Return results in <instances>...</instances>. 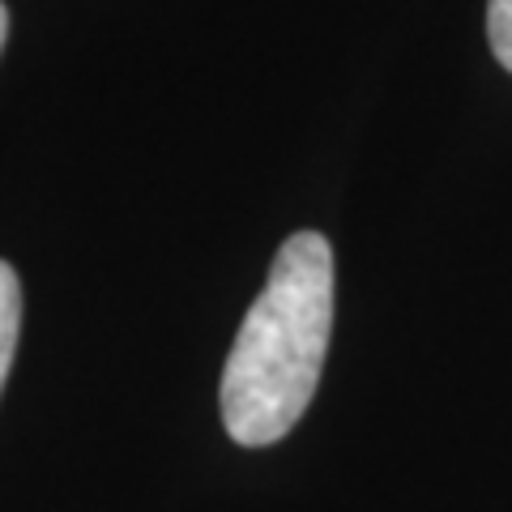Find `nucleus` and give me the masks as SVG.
Returning <instances> with one entry per match:
<instances>
[{"label":"nucleus","instance_id":"7ed1b4c3","mask_svg":"<svg viewBox=\"0 0 512 512\" xmlns=\"http://www.w3.org/2000/svg\"><path fill=\"white\" fill-rule=\"evenodd\" d=\"M487 43L500 69L512 73V0H487Z\"/></svg>","mask_w":512,"mask_h":512},{"label":"nucleus","instance_id":"20e7f679","mask_svg":"<svg viewBox=\"0 0 512 512\" xmlns=\"http://www.w3.org/2000/svg\"><path fill=\"white\" fill-rule=\"evenodd\" d=\"M5 39H9V13H5V0H0V52H5Z\"/></svg>","mask_w":512,"mask_h":512},{"label":"nucleus","instance_id":"f257e3e1","mask_svg":"<svg viewBox=\"0 0 512 512\" xmlns=\"http://www.w3.org/2000/svg\"><path fill=\"white\" fill-rule=\"evenodd\" d=\"M333 333V248L295 231L269 265L222 367V423L244 448L278 444L312 406Z\"/></svg>","mask_w":512,"mask_h":512},{"label":"nucleus","instance_id":"f03ea898","mask_svg":"<svg viewBox=\"0 0 512 512\" xmlns=\"http://www.w3.org/2000/svg\"><path fill=\"white\" fill-rule=\"evenodd\" d=\"M18 333H22V282L13 274V265L0 261V389H5L13 355H18Z\"/></svg>","mask_w":512,"mask_h":512}]
</instances>
